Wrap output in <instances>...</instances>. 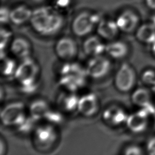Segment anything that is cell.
<instances>
[{
    "label": "cell",
    "instance_id": "obj_17",
    "mask_svg": "<svg viewBox=\"0 0 155 155\" xmlns=\"http://www.w3.org/2000/svg\"><path fill=\"white\" fill-rule=\"evenodd\" d=\"M97 35L104 40L108 41L116 39L120 31L116 20L101 19L96 27Z\"/></svg>",
    "mask_w": 155,
    "mask_h": 155
},
{
    "label": "cell",
    "instance_id": "obj_12",
    "mask_svg": "<svg viewBox=\"0 0 155 155\" xmlns=\"http://www.w3.org/2000/svg\"><path fill=\"white\" fill-rule=\"evenodd\" d=\"M128 115L123 107L117 105H111L103 110L102 118L108 125L116 127L125 124Z\"/></svg>",
    "mask_w": 155,
    "mask_h": 155
},
{
    "label": "cell",
    "instance_id": "obj_10",
    "mask_svg": "<svg viewBox=\"0 0 155 155\" xmlns=\"http://www.w3.org/2000/svg\"><path fill=\"white\" fill-rule=\"evenodd\" d=\"M150 115L143 108L128 114L125 125L133 133L140 134L147 130L150 124Z\"/></svg>",
    "mask_w": 155,
    "mask_h": 155
},
{
    "label": "cell",
    "instance_id": "obj_28",
    "mask_svg": "<svg viewBox=\"0 0 155 155\" xmlns=\"http://www.w3.org/2000/svg\"><path fill=\"white\" fill-rule=\"evenodd\" d=\"M143 153V150L135 144L129 145L125 147L123 150V154L126 155H140Z\"/></svg>",
    "mask_w": 155,
    "mask_h": 155
},
{
    "label": "cell",
    "instance_id": "obj_18",
    "mask_svg": "<svg viewBox=\"0 0 155 155\" xmlns=\"http://www.w3.org/2000/svg\"><path fill=\"white\" fill-rule=\"evenodd\" d=\"M130 48L127 43L119 39L110 41L106 44L105 53L110 58L120 60L125 58L129 53Z\"/></svg>",
    "mask_w": 155,
    "mask_h": 155
},
{
    "label": "cell",
    "instance_id": "obj_11",
    "mask_svg": "<svg viewBox=\"0 0 155 155\" xmlns=\"http://www.w3.org/2000/svg\"><path fill=\"white\" fill-rule=\"evenodd\" d=\"M100 109V100L93 92H88L79 96L77 111L82 116L91 117L97 114Z\"/></svg>",
    "mask_w": 155,
    "mask_h": 155
},
{
    "label": "cell",
    "instance_id": "obj_23",
    "mask_svg": "<svg viewBox=\"0 0 155 155\" xmlns=\"http://www.w3.org/2000/svg\"><path fill=\"white\" fill-rule=\"evenodd\" d=\"M1 75L5 78H14L18 63H17L15 58L7 55L1 57Z\"/></svg>",
    "mask_w": 155,
    "mask_h": 155
},
{
    "label": "cell",
    "instance_id": "obj_1",
    "mask_svg": "<svg viewBox=\"0 0 155 155\" xmlns=\"http://www.w3.org/2000/svg\"><path fill=\"white\" fill-rule=\"evenodd\" d=\"M64 21L62 15L57 10L44 6L33 10L30 23L35 32L44 36H50L61 30Z\"/></svg>",
    "mask_w": 155,
    "mask_h": 155
},
{
    "label": "cell",
    "instance_id": "obj_2",
    "mask_svg": "<svg viewBox=\"0 0 155 155\" xmlns=\"http://www.w3.org/2000/svg\"><path fill=\"white\" fill-rule=\"evenodd\" d=\"M88 78L85 67L74 61L64 62L58 73V82L63 90L76 93L86 85Z\"/></svg>",
    "mask_w": 155,
    "mask_h": 155
},
{
    "label": "cell",
    "instance_id": "obj_19",
    "mask_svg": "<svg viewBox=\"0 0 155 155\" xmlns=\"http://www.w3.org/2000/svg\"><path fill=\"white\" fill-rule=\"evenodd\" d=\"M151 89L147 87H138L132 91L131 94V102L136 107L143 108L152 104Z\"/></svg>",
    "mask_w": 155,
    "mask_h": 155
},
{
    "label": "cell",
    "instance_id": "obj_5",
    "mask_svg": "<svg viewBox=\"0 0 155 155\" xmlns=\"http://www.w3.org/2000/svg\"><path fill=\"white\" fill-rule=\"evenodd\" d=\"M137 74L134 67L128 62L122 63L114 76V85L121 93H128L134 90L136 84Z\"/></svg>",
    "mask_w": 155,
    "mask_h": 155
},
{
    "label": "cell",
    "instance_id": "obj_14",
    "mask_svg": "<svg viewBox=\"0 0 155 155\" xmlns=\"http://www.w3.org/2000/svg\"><path fill=\"white\" fill-rule=\"evenodd\" d=\"M79 99V96L77 93L63 90L56 97L58 108L66 113L77 111Z\"/></svg>",
    "mask_w": 155,
    "mask_h": 155
},
{
    "label": "cell",
    "instance_id": "obj_4",
    "mask_svg": "<svg viewBox=\"0 0 155 155\" xmlns=\"http://www.w3.org/2000/svg\"><path fill=\"white\" fill-rule=\"evenodd\" d=\"M28 110L21 101H13L5 105L1 111V123L5 127H18L28 115Z\"/></svg>",
    "mask_w": 155,
    "mask_h": 155
},
{
    "label": "cell",
    "instance_id": "obj_29",
    "mask_svg": "<svg viewBox=\"0 0 155 155\" xmlns=\"http://www.w3.org/2000/svg\"><path fill=\"white\" fill-rule=\"evenodd\" d=\"M0 20L1 24H5L10 22V10L5 7H2L0 12Z\"/></svg>",
    "mask_w": 155,
    "mask_h": 155
},
{
    "label": "cell",
    "instance_id": "obj_20",
    "mask_svg": "<svg viewBox=\"0 0 155 155\" xmlns=\"http://www.w3.org/2000/svg\"><path fill=\"white\" fill-rule=\"evenodd\" d=\"M135 36L139 42L152 45L155 42V25L150 22L139 25L135 31Z\"/></svg>",
    "mask_w": 155,
    "mask_h": 155
},
{
    "label": "cell",
    "instance_id": "obj_26",
    "mask_svg": "<svg viewBox=\"0 0 155 155\" xmlns=\"http://www.w3.org/2000/svg\"><path fill=\"white\" fill-rule=\"evenodd\" d=\"M12 32L6 28H1V57L5 54V51L7 48H9L10 45L13 40Z\"/></svg>",
    "mask_w": 155,
    "mask_h": 155
},
{
    "label": "cell",
    "instance_id": "obj_30",
    "mask_svg": "<svg viewBox=\"0 0 155 155\" xmlns=\"http://www.w3.org/2000/svg\"><path fill=\"white\" fill-rule=\"evenodd\" d=\"M145 151L150 155H155V136L150 137L147 141Z\"/></svg>",
    "mask_w": 155,
    "mask_h": 155
},
{
    "label": "cell",
    "instance_id": "obj_9",
    "mask_svg": "<svg viewBox=\"0 0 155 155\" xmlns=\"http://www.w3.org/2000/svg\"><path fill=\"white\" fill-rule=\"evenodd\" d=\"M54 52L58 58L64 62L74 61L78 54V46L76 40L70 36H62L54 45Z\"/></svg>",
    "mask_w": 155,
    "mask_h": 155
},
{
    "label": "cell",
    "instance_id": "obj_3",
    "mask_svg": "<svg viewBox=\"0 0 155 155\" xmlns=\"http://www.w3.org/2000/svg\"><path fill=\"white\" fill-rule=\"evenodd\" d=\"M41 68L39 63L31 56L20 60L14 79L19 87H23L39 83Z\"/></svg>",
    "mask_w": 155,
    "mask_h": 155
},
{
    "label": "cell",
    "instance_id": "obj_27",
    "mask_svg": "<svg viewBox=\"0 0 155 155\" xmlns=\"http://www.w3.org/2000/svg\"><path fill=\"white\" fill-rule=\"evenodd\" d=\"M140 78L143 84L150 88L155 82V70L151 68L145 70Z\"/></svg>",
    "mask_w": 155,
    "mask_h": 155
},
{
    "label": "cell",
    "instance_id": "obj_31",
    "mask_svg": "<svg viewBox=\"0 0 155 155\" xmlns=\"http://www.w3.org/2000/svg\"><path fill=\"white\" fill-rule=\"evenodd\" d=\"M0 145H1V148H0V150H1V155H3L4 154L6 153V151L7 150V146L6 144V142L5 141V140L2 138V137H1V140H0Z\"/></svg>",
    "mask_w": 155,
    "mask_h": 155
},
{
    "label": "cell",
    "instance_id": "obj_25",
    "mask_svg": "<svg viewBox=\"0 0 155 155\" xmlns=\"http://www.w3.org/2000/svg\"><path fill=\"white\" fill-rule=\"evenodd\" d=\"M64 120L63 112L58 108L51 107L44 119L46 123L57 126L61 124Z\"/></svg>",
    "mask_w": 155,
    "mask_h": 155
},
{
    "label": "cell",
    "instance_id": "obj_35",
    "mask_svg": "<svg viewBox=\"0 0 155 155\" xmlns=\"http://www.w3.org/2000/svg\"><path fill=\"white\" fill-rule=\"evenodd\" d=\"M154 127H155V121H154Z\"/></svg>",
    "mask_w": 155,
    "mask_h": 155
},
{
    "label": "cell",
    "instance_id": "obj_32",
    "mask_svg": "<svg viewBox=\"0 0 155 155\" xmlns=\"http://www.w3.org/2000/svg\"><path fill=\"white\" fill-rule=\"evenodd\" d=\"M147 7L153 11H155V0H145Z\"/></svg>",
    "mask_w": 155,
    "mask_h": 155
},
{
    "label": "cell",
    "instance_id": "obj_22",
    "mask_svg": "<svg viewBox=\"0 0 155 155\" xmlns=\"http://www.w3.org/2000/svg\"><path fill=\"white\" fill-rule=\"evenodd\" d=\"M33 10L25 5H19L10 10V22L21 25L30 22Z\"/></svg>",
    "mask_w": 155,
    "mask_h": 155
},
{
    "label": "cell",
    "instance_id": "obj_15",
    "mask_svg": "<svg viewBox=\"0 0 155 155\" xmlns=\"http://www.w3.org/2000/svg\"><path fill=\"white\" fill-rule=\"evenodd\" d=\"M105 47L106 44L99 35H89L82 43L83 51L90 58L104 54Z\"/></svg>",
    "mask_w": 155,
    "mask_h": 155
},
{
    "label": "cell",
    "instance_id": "obj_34",
    "mask_svg": "<svg viewBox=\"0 0 155 155\" xmlns=\"http://www.w3.org/2000/svg\"><path fill=\"white\" fill-rule=\"evenodd\" d=\"M150 89H151V90L152 91H153L154 93H155V82H154V84L153 85V86L150 88Z\"/></svg>",
    "mask_w": 155,
    "mask_h": 155
},
{
    "label": "cell",
    "instance_id": "obj_16",
    "mask_svg": "<svg viewBox=\"0 0 155 155\" xmlns=\"http://www.w3.org/2000/svg\"><path fill=\"white\" fill-rule=\"evenodd\" d=\"M9 50L15 58L22 60L31 56L32 45L28 39L18 36L13 39Z\"/></svg>",
    "mask_w": 155,
    "mask_h": 155
},
{
    "label": "cell",
    "instance_id": "obj_24",
    "mask_svg": "<svg viewBox=\"0 0 155 155\" xmlns=\"http://www.w3.org/2000/svg\"><path fill=\"white\" fill-rule=\"evenodd\" d=\"M39 121L35 119L29 114L27 116L25 119L20 124L18 127L15 128L16 131L19 133L27 134L29 133H33L35 128L38 126V122Z\"/></svg>",
    "mask_w": 155,
    "mask_h": 155
},
{
    "label": "cell",
    "instance_id": "obj_6",
    "mask_svg": "<svg viewBox=\"0 0 155 155\" xmlns=\"http://www.w3.org/2000/svg\"><path fill=\"white\" fill-rule=\"evenodd\" d=\"M100 20L97 15L83 12L74 18L71 24L72 31L78 37H87L96 28Z\"/></svg>",
    "mask_w": 155,
    "mask_h": 155
},
{
    "label": "cell",
    "instance_id": "obj_13",
    "mask_svg": "<svg viewBox=\"0 0 155 155\" xmlns=\"http://www.w3.org/2000/svg\"><path fill=\"white\" fill-rule=\"evenodd\" d=\"M120 31L130 33L136 30L140 25V18L133 10L127 9L121 12L116 19Z\"/></svg>",
    "mask_w": 155,
    "mask_h": 155
},
{
    "label": "cell",
    "instance_id": "obj_8",
    "mask_svg": "<svg viewBox=\"0 0 155 155\" xmlns=\"http://www.w3.org/2000/svg\"><path fill=\"white\" fill-rule=\"evenodd\" d=\"M85 67L89 78L99 80L110 73L112 65L110 58L102 54L90 57Z\"/></svg>",
    "mask_w": 155,
    "mask_h": 155
},
{
    "label": "cell",
    "instance_id": "obj_21",
    "mask_svg": "<svg viewBox=\"0 0 155 155\" xmlns=\"http://www.w3.org/2000/svg\"><path fill=\"white\" fill-rule=\"evenodd\" d=\"M51 107L43 99H37L30 104L28 108V114L38 121L44 120L45 116Z\"/></svg>",
    "mask_w": 155,
    "mask_h": 155
},
{
    "label": "cell",
    "instance_id": "obj_7",
    "mask_svg": "<svg viewBox=\"0 0 155 155\" xmlns=\"http://www.w3.org/2000/svg\"><path fill=\"white\" fill-rule=\"evenodd\" d=\"M33 136L35 145L43 150L53 147L58 137L56 126L46 122L38 125L33 133Z\"/></svg>",
    "mask_w": 155,
    "mask_h": 155
},
{
    "label": "cell",
    "instance_id": "obj_33",
    "mask_svg": "<svg viewBox=\"0 0 155 155\" xmlns=\"http://www.w3.org/2000/svg\"><path fill=\"white\" fill-rule=\"evenodd\" d=\"M151 45V51L152 53V54L153 55V56L155 58V42H154Z\"/></svg>",
    "mask_w": 155,
    "mask_h": 155
}]
</instances>
